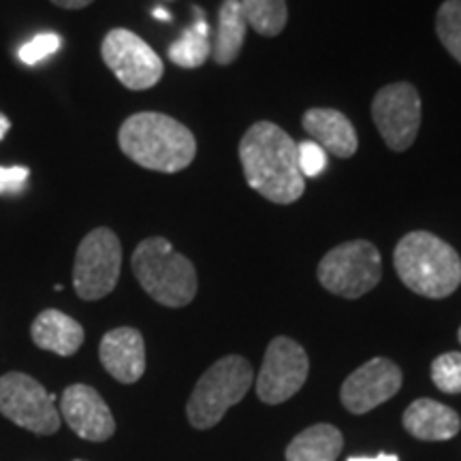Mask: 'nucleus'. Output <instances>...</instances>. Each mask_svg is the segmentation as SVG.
<instances>
[{"instance_id": "1", "label": "nucleus", "mask_w": 461, "mask_h": 461, "mask_svg": "<svg viewBox=\"0 0 461 461\" xmlns=\"http://www.w3.org/2000/svg\"><path fill=\"white\" fill-rule=\"evenodd\" d=\"M240 160L246 182L263 199L278 205L302 199L305 177L297 165V143L278 124H252L240 141Z\"/></svg>"}, {"instance_id": "2", "label": "nucleus", "mask_w": 461, "mask_h": 461, "mask_svg": "<svg viewBox=\"0 0 461 461\" xmlns=\"http://www.w3.org/2000/svg\"><path fill=\"white\" fill-rule=\"evenodd\" d=\"M120 149L143 169L184 171L197 157V140L188 126L158 112L132 113L118 131Z\"/></svg>"}, {"instance_id": "3", "label": "nucleus", "mask_w": 461, "mask_h": 461, "mask_svg": "<svg viewBox=\"0 0 461 461\" xmlns=\"http://www.w3.org/2000/svg\"><path fill=\"white\" fill-rule=\"evenodd\" d=\"M400 280L420 297L445 299L461 285V258L453 246L429 230H412L393 252Z\"/></svg>"}, {"instance_id": "4", "label": "nucleus", "mask_w": 461, "mask_h": 461, "mask_svg": "<svg viewBox=\"0 0 461 461\" xmlns=\"http://www.w3.org/2000/svg\"><path fill=\"white\" fill-rule=\"evenodd\" d=\"M131 267L143 291L167 308H184L197 295V269L169 240H143L132 252Z\"/></svg>"}, {"instance_id": "5", "label": "nucleus", "mask_w": 461, "mask_h": 461, "mask_svg": "<svg viewBox=\"0 0 461 461\" xmlns=\"http://www.w3.org/2000/svg\"><path fill=\"white\" fill-rule=\"evenodd\" d=\"M255 372L244 357L227 355L199 378L186 403V417L194 429H210L222 420L230 406L241 402L252 387Z\"/></svg>"}, {"instance_id": "6", "label": "nucleus", "mask_w": 461, "mask_h": 461, "mask_svg": "<svg viewBox=\"0 0 461 461\" xmlns=\"http://www.w3.org/2000/svg\"><path fill=\"white\" fill-rule=\"evenodd\" d=\"M316 276L322 288L333 295L359 299L376 288L383 276V258L372 241H346L322 257Z\"/></svg>"}, {"instance_id": "7", "label": "nucleus", "mask_w": 461, "mask_h": 461, "mask_svg": "<svg viewBox=\"0 0 461 461\" xmlns=\"http://www.w3.org/2000/svg\"><path fill=\"white\" fill-rule=\"evenodd\" d=\"M120 269H122V246L118 235L107 227L90 230L75 255V293L84 302L107 297L118 285Z\"/></svg>"}, {"instance_id": "8", "label": "nucleus", "mask_w": 461, "mask_h": 461, "mask_svg": "<svg viewBox=\"0 0 461 461\" xmlns=\"http://www.w3.org/2000/svg\"><path fill=\"white\" fill-rule=\"evenodd\" d=\"M56 397L39 380L22 372L0 376V414L37 436H51L60 429Z\"/></svg>"}, {"instance_id": "9", "label": "nucleus", "mask_w": 461, "mask_h": 461, "mask_svg": "<svg viewBox=\"0 0 461 461\" xmlns=\"http://www.w3.org/2000/svg\"><path fill=\"white\" fill-rule=\"evenodd\" d=\"M101 56L118 82L129 90L154 88L165 73V65L157 51L126 28H113L107 32Z\"/></svg>"}, {"instance_id": "10", "label": "nucleus", "mask_w": 461, "mask_h": 461, "mask_svg": "<svg viewBox=\"0 0 461 461\" xmlns=\"http://www.w3.org/2000/svg\"><path fill=\"white\" fill-rule=\"evenodd\" d=\"M374 124L387 148L406 152L419 135L420 96L408 82L389 84L376 92L372 101Z\"/></svg>"}, {"instance_id": "11", "label": "nucleus", "mask_w": 461, "mask_h": 461, "mask_svg": "<svg viewBox=\"0 0 461 461\" xmlns=\"http://www.w3.org/2000/svg\"><path fill=\"white\" fill-rule=\"evenodd\" d=\"M310 372V361L303 346L295 339L278 336L269 342L257 378V395L265 403L291 400L303 387Z\"/></svg>"}, {"instance_id": "12", "label": "nucleus", "mask_w": 461, "mask_h": 461, "mask_svg": "<svg viewBox=\"0 0 461 461\" xmlns=\"http://www.w3.org/2000/svg\"><path fill=\"white\" fill-rule=\"evenodd\" d=\"M402 389V370L387 357L363 363L344 380L339 400L353 414H366Z\"/></svg>"}, {"instance_id": "13", "label": "nucleus", "mask_w": 461, "mask_h": 461, "mask_svg": "<svg viewBox=\"0 0 461 461\" xmlns=\"http://www.w3.org/2000/svg\"><path fill=\"white\" fill-rule=\"evenodd\" d=\"M60 419L75 434L90 442H105L113 436L115 419L99 391L88 384H71L62 391L60 397Z\"/></svg>"}, {"instance_id": "14", "label": "nucleus", "mask_w": 461, "mask_h": 461, "mask_svg": "<svg viewBox=\"0 0 461 461\" xmlns=\"http://www.w3.org/2000/svg\"><path fill=\"white\" fill-rule=\"evenodd\" d=\"M99 357L107 374L122 384L137 383L146 372V342L132 327H118L101 339Z\"/></svg>"}, {"instance_id": "15", "label": "nucleus", "mask_w": 461, "mask_h": 461, "mask_svg": "<svg viewBox=\"0 0 461 461\" xmlns=\"http://www.w3.org/2000/svg\"><path fill=\"white\" fill-rule=\"evenodd\" d=\"M303 131L314 143L338 158H350L359 148L353 122L342 112L330 107L308 109L302 118Z\"/></svg>"}, {"instance_id": "16", "label": "nucleus", "mask_w": 461, "mask_h": 461, "mask_svg": "<svg viewBox=\"0 0 461 461\" xmlns=\"http://www.w3.org/2000/svg\"><path fill=\"white\" fill-rule=\"evenodd\" d=\"M402 420L408 434L425 442L451 440L461 429V419L453 408L428 397L414 400L406 408Z\"/></svg>"}, {"instance_id": "17", "label": "nucleus", "mask_w": 461, "mask_h": 461, "mask_svg": "<svg viewBox=\"0 0 461 461\" xmlns=\"http://www.w3.org/2000/svg\"><path fill=\"white\" fill-rule=\"evenodd\" d=\"M32 342L39 348L50 350L60 357H71L82 348L84 344V327L71 316L60 312V310H43L37 319L32 321L31 327Z\"/></svg>"}, {"instance_id": "18", "label": "nucleus", "mask_w": 461, "mask_h": 461, "mask_svg": "<svg viewBox=\"0 0 461 461\" xmlns=\"http://www.w3.org/2000/svg\"><path fill=\"white\" fill-rule=\"evenodd\" d=\"M248 22L240 0H224L218 11V24L214 41H212V58L216 65L227 67L235 62L244 48Z\"/></svg>"}, {"instance_id": "19", "label": "nucleus", "mask_w": 461, "mask_h": 461, "mask_svg": "<svg viewBox=\"0 0 461 461\" xmlns=\"http://www.w3.org/2000/svg\"><path fill=\"white\" fill-rule=\"evenodd\" d=\"M342 447V431L330 423H316L293 438L286 448V461H336Z\"/></svg>"}, {"instance_id": "20", "label": "nucleus", "mask_w": 461, "mask_h": 461, "mask_svg": "<svg viewBox=\"0 0 461 461\" xmlns=\"http://www.w3.org/2000/svg\"><path fill=\"white\" fill-rule=\"evenodd\" d=\"M193 11L194 22L180 34L177 41L169 45V51H167L173 65L182 68H199L212 56L210 24H207L203 9L193 7Z\"/></svg>"}, {"instance_id": "21", "label": "nucleus", "mask_w": 461, "mask_h": 461, "mask_svg": "<svg viewBox=\"0 0 461 461\" xmlns=\"http://www.w3.org/2000/svg\"><path fill=\"white\" fill-rule=\"evenodd\" d=\"M248 28L261 37H278L288 20L286 0H240Z\"/></svg>"}, {"instance_id": "22", "label": "nucleus", "mask_w": 461, "mask_h": 461, "mask_svg": "<svg viewBox=\"0 0 461 461\" xmlns=\"http://www.w3.org/2000/svg\"><path fill=\"white\" fill-rule=\"evenodd\" d=\"M436 32L445 50L461 62V0H447L436 15Z\"/></svg>"}, {"instance_id": "23", "label": "nucleus", "mask_w": 461, "mask_h": 461, "mask_svg": "<svg viewBox=\"0 0 461 461\" xmlns=\"http://www.w3.org/2000/svg\"><path fill=\"white\" fill-rule=\"evenodd\" d=\"M431 380L442 393H461V353H445L431 363Z\"/></svg>"}, {"instance_id": "24", "label": "nucleus", "mask_w": 461, "mask_h": 461, "mask_svg": "<svg viewBox=\"0 0 461 461\" xmlns=\"http://www.w3.org/2000/svg\"><path fill=\"white\" fill-rule=\"evenodd\" d=\"M60 43H62L60 34L41 32V34H37V37H32L28 43L22 45L20 54L17 56H20V60L28 67L39 65V62L45 60V58L56 54V51L60 50Z\"/></svg>"}, {"instance_id": "25", "label": "nucleus", "mask_w": 461, "mask_h": 461, "mask_svg": "<svg viewBox=\"0 0 461 461\" xmlns=\"http://www.w3.org/2000/svg\"><path fill=\"white\" fill-rule=\"evenodd\" d=\"M297 165L303 177H319L327 167V152L312 140L297 143Z\"/></svg>"}, {"instance_id": "26", "label": "nucleus", "mask_w": 461, "mask_h": 461, "mask_svg": "<svg viewBox=\"0 0 461 461\" xmlns=\"http://www.w3.org/2000/svg\"><path fill=\"white\" fill-rule=\"evenodd\" d=\"M28 177H31V171L26 167H0V194L9 197V194L22 193Z\"/></svg>"}, {"instance_id": "27", "label": "nucleus", "mask_w": 461, "mask_h": 461, "mask_svg": "<svg viewBox=\"0 0 461 461\" xmlns=\"http://www.w3.org/2000/svg\"><path fill=\"white\" fill-rule=\"evenodd\" d=\"M51 3L56 5V7H62V9H84L88 7V5L95 3V0H51Z\"/></svg>"}, {"instance_id": "28", "label": "nucleus", "mask_w": 461, "mask_h": 461, "mask_svg": "<svg viewBox=\"0 0 461 461\" xmlns=\"http://www.w3.org/2000/svg\"><path fill=\"white\" fill-rule=\"evenodd\" d=\"M348 461H400V457H397V455L380 453L376 457H350Z\"/></svg>"}, {"instance_id": "29", "label": "nucleus", "mask_w": 461, "mask_h": 461, "mask_svg": "<svg viewBox=\"0 0 461 461\" xmlns=\"http://www.w3.org/2000/svg\"><path fill=\"white\" fill-rule=\"evenodd\" d=\"M9 129H11L9 118H7V115H5V113H0V141L5 140V135H7Z\"/></svg>"}, {"instance_id": "30", "label": "nucleus", "mask_w": 461, "mask_h": 461, "mask_svg": "<svg viewBox=\"0 0 461 461\" xmlns=\"http://www.w3.org/2000/svg\"><path fill=\"white\" fill-rule=\"evenodd\" d=\"M152 14H154V17H157V20H163V22H171V15H169V14H167V11H165V9H160V7H157V9H154V11H152Z\"/></svg>"}, {"instance_id": "31", "label": "nucleus", "mask_w": 461, "mask_h": 461, "mask_svg": "<svg viewBox=\"0 0 461 461\" xmlns=\"http://www.w3.org/2000/svg\"><path fill=\"white\" fill-rule=\"evenodd\" d=\"M457 338H459V344H461V327H459V333H457Z\"/></svg>"}, {"instance_id": "32", "label": "nucleus", "mask_w": 461, "mask_h": 461, "mask_svg": "<svg viewBox=\"0 0 461 461\" xmlns=\"http://www.w3.org/2000/svg\"><path fill=\"white\" fill-rule=\"evenodd\" d=\"M75 461H84V459H75Z\"/></svg>"}]
</instances>
